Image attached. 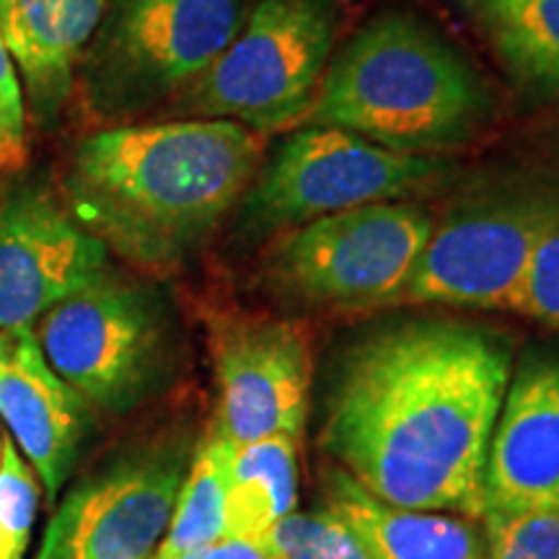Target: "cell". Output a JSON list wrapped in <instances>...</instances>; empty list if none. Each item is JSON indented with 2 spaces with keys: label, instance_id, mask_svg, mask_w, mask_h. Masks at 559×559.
I'll return each mask as SVG.
<instances>
[{
  "label": "cell",
  "instance_id": "cell-1",
  "mask_svg": "<svg viewBox=\"0 0 559 559\" xmlns=\"http://www.w3.org/2000/svg\"><path fill=\"white\" fill-rule=\"evenodd\" d=\"M510 347L461 321H404L360 340L330 391L324 449L389 506L481 519Z\"/></svg>",
  "mask_w": 559,
  "mask_h": 559
},
{
  "label": "cell",
  "instance_id": "cell-2",
  "mask_svg": "<svg viewBox=\"0 0 559 559\" xmlns=\"http://www.w3.org/2000/svg\"><path fill=\"white\" fill-rule=\"evenodd\" d=\"M260 156V135L228 120L99 130L70 156V215L124 260L174 267L243 198Z\"/></svg>",
  "mask_w": 559,
  "mask_h": 559
},
{
  "label": "cell",
  "instance_id": "cell-3",
  "mask_svg": "<svg viewBox=\"0 0 559 559\" xmlns=\"http://www.w3.org/2000/svg\"><path fill=\"white\" fill-rule=\"evenodd\" d=\"M489 117V88L456 47L409 13H383L334 55L304 122L440 156L477 138Z\"/></svg>",
  "mask_w": 559,
  "mask_h": 559
},
{
  "label": "cell",
  "instance_id": "cell-4",
  "mask_svg": "<svg viewBox=\"0 0 559 559\" xmlns=\"http://www.w3.org/2000/svg\"><path fill=\"white\" fill-rule=\"evenodd\" d=\"M557 185L534 174H481L432 223L423 254L389 306H474L519 313L536 239Z\"/></svg>",
  "mask_w": 559,
  "mask_h": 559
},
{
  "label": "cell",
  "instance_id": "cell-5",
  "mask_svg": "<svg viewBox=\"0 0 559 559\" xmlns=\"http://www.w3.org/2000/svg\"><path fill=\"white\" fill-rule=\"evenodd\" d=\"M332 0H260L177 107L202 120H228L267 135L304 122L332 62Z\"/></svg>",
  "mask_w": 559,
  "mask_h": 559
},
{
  "label": "cell",
  "instance_id": "cell-6",
  "mask_svg": "<svg viewBox=\"0 0 559 559\" xmlns=\"http://www.w3.org/2000/svg\"><path fill=\"white\" fill-rule=\"evenodd\" d=\"M249 0H111L75 73L91 109L130 117L177 96L239 34Z\"/></svg>",
  "mask_w": 559,
  "mask_h": 559
},
{
  "label": "cell",
  "instance_id": "cell-7",
  "mask_svg": "<svg viewBox=\"0 0 559 559\" xmlns=\"http://www.w3.org/2000/svg\"><path fill=\"white\" fill-rule=\"evenodd\" d=\"M432 215L373 202L283 230L264 254L272 293L309 309H389L430 239Z\"/></svg>",
  "mask_w": 559,
  "mask_h": 559
},
{
  "label": "cell",
  "instance_id": "cell-8",
  "mask_svg": "<svg viewBox=\"0 0 559 559\" xmlns=\"http://www.w3.org/2000/svg\"><path fill=\"white\" fill-rule=\"evenodd\" d=\"M445 160L409 156L342 128H309L280 143L243 200L249 234H283L321 215L394 202L438 185Z\"/></svg>",
  "mask_w": 559,
  "mask_h": 559
},
{
  "label": "cell",
  "instance_id": "cell-9",
  "mask_svg": "<svg viewBox=\"0 0 559 559\" xmlns=\"http://www.w3.org/2000/svg\"><path fill=\"white\" fill-rule=\"evenodd\" d=\"M34 337L83 402L124 407L156 368L164 326L148 293L102 272L55 304L37 321Z\"/></svg>",
  "mask_w": 559,
  "mask_h": 559
},
{
  "label": "cell",
  "instance_id": "cell-10",
  "mask_svg": "<svg viewBox=\"0 0 559 559\" xmlns=\"http://www.w3.org/2000/svg\"><path fill=\"white\" fill-rule=\"evenodd\" d=\"M221 404L215 432L230 445L285 436L309 417L313 358L304 326L262 313H223L210 324Z\"/></svg>",
  "mask_w": 559,
  "mask_h": 559
},
{
  "label": "cell",
  "instance_id": "cell-11",
  "mask_svg": "<svg viewBox=\"0 0 559 559\" xmlns=\"http://www.w3.org/2000/svg\"><path fill=\"white\" fill-rule=\"evenodd\" d=\"M185 459L153 451L128 459L68 495L37 559H153L169 528Z\"/></svg>",
  "mask_w": 559,
  "mask_h": 559
},
{
  "label": "cell",
  "instance_id": "cell-12",
  "mask_svg": "<svg viewBox=\"0 0 559 559\" xmlns=\"http://www.w3.org/2000/svg\"><path fill=\"white\" fill-rule=\"evenodd\" d=\"M107 247L50 194L24 190L0 202V330H34L37 321L96 280Z\"/></svg>",
  "mask_w": 559,
  "mask_h": 559
},
{
  "label": "cell",
  "instance_id": "cell-13",
  "mask_svg": "<svg viewBox=\"0 0 559 559\" xmlns=\"http://www.w3.org/2000/svg\"><path fill=\"white\" fill-rule=\"evenodd\" d=\"M559 510V358H531L508 383L489 440L485 510Z\"/></svg>",
  "mask_w": 559,
  "mask_h": 559
},
{
  "label": "cell",
  "instance_id": "cell-14",
  "mask_svg": "<svg viewBox=\"0 0 559 559\" xmlns=\"http://www.w3.org/2000/svg\"><path fill=\"white\" fill-rule=\"evenodd\" d=\"M0 419L52 502L79 453L86 407L45 360L34 330L16 332L9 358L0 362Z\"/></svg>",
  "mask_w": 559,
  "mask_h": 559
},
{
  "label": "cell",
  "instance_id": "cell-15",
  "mask_svg": "<svg viewBox=\"0 0 559 559\" xmlns=\"http://www.w3.org/2000/svg\"><path fill=\"white\" fill-rule=\"evenodd\" d=\"M111 0H0V34L37 115H52L73 86Z\"/></svg>",
  "mask_w": 559,
  "mask_h": 559
},
{
  "label": "cell",
  "instance_id": "cell-16",
  "mask_svg": "<svg viewBox=\"0 0 559 559\" xmlns=\"http://www.w3.org/2000/svg\"><path fill=\"white\" fill-rule=\"evenodd\" d=\"M324 498L355 528L373 559H487L485 539L472 519L389 506L340 466L324 472Z\"/></svg>",
  "mask_w": 559,
  "mask_h": 559
},
{
  "label": "cell",
  "instance_id": "cell-17",
  "mask_svg": "<svg viewBox=\"0 0 559 559\" xmlns=\"http://www.w3.org/2000/svg\"><path fill=\"white\" fill-rule=\"evenodd\" d=\"M298 506V443L275 436L234 445L226 492V536L267 539Z\"/></svg>",
  "mask_w": 559,
  "mask_h": 559
},
{
  "label": "cell",
  "instance_id": "cell-18",
  "mask_svg": "<svg viewBox=\"0 0 559 559\" xmlns=\"http://www.w3.org/2000/svg\"><path fill=\"white\" fill-rule=\"evenodd\" d=\"M489 37L523 86L559 96V0H481Z\"/></svg>",
  "mask_w": 559,
  "mask_h": 559
},
{
  "label": "cell",
  "instance_id": "cell-19",
  "mask_svg": "<svg viewBox=\"0 0 559 559\" xmlns=\"http://www.w3.org/2000/svg\"><path fill=\"white\" fill-rule=\"evenodd\" d=\"M234 445L213 430L200 445L190 474L181 481L169 528L153 559H177L202 551L226 536V492Z\"/></svg>",
  "mask_w": 559,
  "mask_h": 559
},
{
  "label": "cell",
  "instance_id": "cell-20",
  "mask_svg": "<svg viewBox=\"0 0 559 559\" xmlns=\"http://www.w3.org/2000/svg\"><path fill=\"white\" fill-rule=\"evenodd\" d=\"M277 559H373L355 528L330 506L293 510L267 536Z\"/></svg>",
  "mask_w": 559,
  "mask_h": 559
},
{
  "label": "cell",
  "instance_id": "cell-21",
  "mask_svg": "<svg viewBox=\"0 0 559 559\" xmlns=\"http://www.w3.org/2000/svg\"><path fill=\"white\" fill-rule=\"evenodd\" d=\"M487 559H559V510H485Z\"/></svg>",
  "mask_w": 559,
  "mask_h": 559
},
{
  "label": "cell",
  "instance_id": "cell-22",
  "mask_svg": "<svg viewBox=\"0 0 559 559\" xmlns=\"http://www.w3.org/2000/svg\"><path fill=\"white\" fill-rule=\"evenodd\" d=\"M519 313L559 330V185L531 254Z\"/></svg>",
  "mask_w": 559,
  "mask_h": 559
},
{
  "label": "cell",
  "instance_id": "cell-23",
  "mask_svg": "<svg viewBox=\"0 0 559 559\" xmlns=\"http://www.w3.org/2000/svg\"><path fill=\"white\" fill-rule=\"evenodd\" d=\"M26 158V104L16 60L0 34V169H19Z\"/></svg>",
  "mask_w": 559,
  "mask_h": 559
},
{
  "label": "cell",
  "instance_id": "cell-24",
  "mask_svg": "<svg viewBox=\"0 0 559 559\" xmlns=\"http://www.w3.org/2000/svg\"><path fill=\"white\" fill-rule=\"evenodd\" d=\"M202 559H277L267 539H243V536H223L221 542L202 549Z\"/></svg>",
  "mask_w": 559,
  "mask_h": 559
},
{
  "label": "cell",
  "instance_id": "cell-25",
  "mask_svg": "<svg viewBox=\"0 0 559 559\" xmlns=\"http://www.w3.org/2000/svg\"><path fill=\"white\" fill-rule=\"evenodd\" d=\"M13 340H16V332H3L0 330V362L9 358L11 347H13Z\"/></svg>",
  "mask_w": 559,
  "mask_h": 559
},
{
  "label": "cell",
  "instance_id": "cell-26",
  "mask_svg": "<svg viewBox=\"0 0 559 559\" xmlns=\"http://www.w3.org/2000/svg\"><path fill=\"white\" fill-rule=\"evenodd\" d=\"M177 559H202V551H190V555H181Z\"/></svg>",
  "mask_w": 559,
  "mask_h": 559
},
{
  "label": "cell",
  "instance_id": "cell-27",
  "mask_svg": "<svg viewBox=\"0 0 559 559\" xmlns=\"http://www.w3.org/2000/svg\"><path fill=\"white\" fill-rule=\"evenodd\" d=\"M464 5H474V3H481V0H461Z\"/></svg>",
  "mask_w": 559,
  "mask_h": 559
},
{
  "label": "cell",
  "instance_id": "cell-28",
  "mask_svg": "<svg viewBox=\"0 0 559 559\" xmlns=\"http://www.w3.org/2000/svg\"><path fill=\"white\" fill-rule=\"evenodd\" d=\"M0 449H3V438H0Z\"/></svg>",
  "mask_w": 559,
  "mask_h": 559
}]
</instances>
